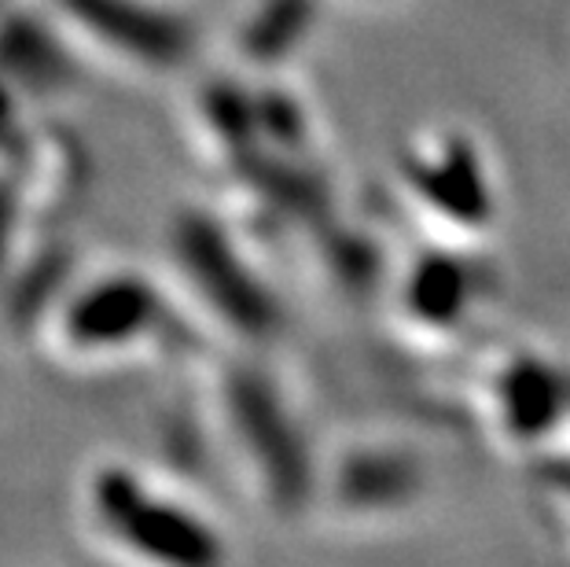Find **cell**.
<instances>
[{
    "label": "cell",
    "mask_w": 570,
    "mask_h": 567,
    "mask_svg": "<svg viewBox=\"0 0 570 567\" xmlns=\"http://www.w3.org/2000/svg\"><path fill=\"white\" fill-rule=\"evenodd\" d=\"M383 287L397 340L420 354H434L475 329V317L493 299V270H487L475 247L423 239L416 255L386 273Z\"/></svg>",
    "instance_id": "obj_6"
},
{
    "label": "cell",
    "mask_w": 570,
    "mask_h": 567,
    "mask_svg": "<svg viewBox=\"0 0 570 567\" xmlns=\"http://www.w3.org/2000/svg\"><path fill=\"white\" fill-rule=\"evenodd\" d=\"M19 203L11 199V192L0 185V265H4V258H8V247H11V228H16V222H19Z\"/></svg>",
    "instance_id": "obj_11"
},
{
    "label": "cell",
    "mask_w": 570,
    "mask_h": 567,
    "mask_svg": "<svg viewBox=\"0 0 570 567\" xmlns=\"http://www.w3.org/2000/svg\"><path fill=\"white\" fill-rule=\"evenodd\" d=\"M81 516L107 553L159 567H206L228 557L214 512L174 476L132 461H100L81 482Z\"/></svg>",
    "instance_id": "obj_3"
},
{
    "label": "cell",
    "mask_w": 570,
    "mask_h": 567,
    "mask_svg": "<svg viewBox=\"0 0 570 567\" xmlns=\"http://www.w3.org/2000/svg\"><path fill=\"white\" fill-rule=\"evenodd\" d=\"M180 306L166 276L100 265L59 287L41 313L48 354L78 372H111L166 354L174 343Z\"/></svg>",
    "instance_id": "obj_2"
},
{
    "label": "cell",
    "mask_w": 570,
    "mask_h": 567,
    "mask_svg": "<svg viewBox=\"0 0 570 567\" xmlns=\"http://www.w3.org/2000/svg\"><path fill=\"white\" fill-rule=\"evenodd\" d=\"M471 413L504 450H544L570 420V377L538 350L501 346L475 369Z\"/></svg>",
    "instance_id": "obj_9"
},
{
    "label": "cell",
    "mask_w": 570,
    "mask_h": 567,
    "mask_svg": "<svg viewBox=\"0 0 570 567\" xmlns=\"http://www.w3.org/2000/svg\"><path fill=\"white\" fill-rule=\"evenodd\" d=\"M169 292L233 350H262L281 332L284 310L265 273L254 265V244L225 214L180 211L169 225Z\"/></svg>",
    "instance_id": "obj_4"
},
{
    "label": "cell",
    "mask_w": 570,
    "mask_h": 567,
    "mask_svg": "<svg viewBox=\"0 0 570 567\" xmlns=\"http://www.w3.org/2000/svg\"><path fill=\"white\" fill-rule=\"evenodd\" d=\"M431 490L428 461L405 439L365 431L317 457L313 505L346 527H380L402 520Z\"/></svg>",
    "instance_id": "obj_8"
},
{
    "label": "cell",
    "mask_w": 570,
    "mask_h": 567,
    "mask_svg": "<svg viewBox=\"0 0 570 567\" xmlns=\"http://www.w3.org/2000/svg\"><path fill=\"white\" fill-rule=\"evenodd\" d=\"M397 203L423 239L482 247L501 218L493 159L464 126H423L409 133L394 159Z\"/></svg>",
    "instance_id": "obj_5"
},
{
    "label": "cell",
    "mask_w": 570,
    "mask_h": 567,
    "mask_svg": "<svg viewBox=\"0 0 570 567\" xmlns=\"http://www.w3.org/2000/svg\"><path fill=\"white\" fill-rule=\"evenodd\" d=\"M317 27V0H250L233 30L236 63L269 70L287 63Z\"/></svg>",
    "instance_id": "obj_10"
},
{
    "label": "cell",
    "mask_w": 570,
    "mask_h": 567,
    "mask_svg": "<svg viewBox=\"0 0 570 567\" xmlns=\"http://www.w3.org/2000/svg\"><path fill=\"white\" fill-rule=\"evenodd\" d=\"M59 27L140 78H166L199 52V16L180 0H52Z\"/></svg>",
    "instance_id": "obj_7"
},
{
    "label": "cell",
    "mask_w": 570,
    "mask_h": 567,
    "mask_svg": "<svg viewBox=\"0 0 570 567\" xmlns=\"http://www.w3.org/2000/svg\"><path fill=\"white\" fill-rule=\"evenodd\" d=\"M203 428L225 457L239 490L276 520L306 512L317 482V453L309 450L291 398L269 372L236 350L203 383Z\"/></svg>",
    "instance_id": "obj_1"
}]
</instances>
